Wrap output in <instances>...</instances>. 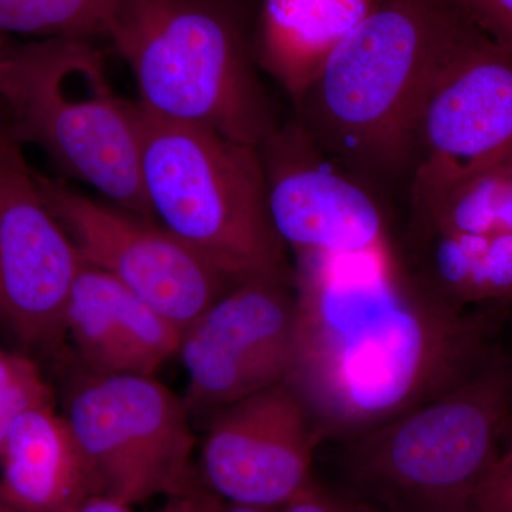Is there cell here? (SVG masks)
I'll return each instance as SVG.
<instances>
[{
    "label": "cell",
    "instance_id": "cell-27",
    "mask_svg": "<svg viewBox=\"0 0 512 512\" xmlns=\"http://www.w3.org/2000/svg\"><path fill=\"white\" fill-rule=\"evenodd\" d=\"M508 468H512V414L510 436H508L503 454H501L500 461H498V466L495 467L494 471L508 470Z\"/></svg>",
    "mask_w": 512,
    "mask_h": 512
},
{
    "label": "cell",
    "instance_id": "cell-1",
    "mask_svg": "<svg viewBox=\"0 0 512 512\" xmlns=\"http://www.w3.org/2000/svg\"><path fill=\"white\" fill-rule=\"evenodd\" d=\"M289 382L320 440L352 439L476 375L488 320L430 296L393 242L359 254L295 255Z\"/></svg>",
    "mask_w": 512,
    "mask_h": 512
},
{
    "label": "cell",
    "instance_id": "cell-9",
    "mask_svg": "<svg viewBox=\"0 0 512 512\" xmlns=\"http://www.w3.org/2000/svg\"><path fill=\"white\" fill-rule=\"evenodd\" d=\"M296 350V293L291 271L259 272L212 303L181 336L188 376L184 402L207 419L291 376Z\"/></svg>",
    "mask_w": 512,
    "mask_h": 512
},
{
    "label": "cell",
    "instance_id": "cell-4",
    "mask_svg": "<svg viewBox=\"0 0 512 512\" xmlns=\"http://www.w3.org/2000/svg\"><path fill=\"white\" fill-rule=\"evenodd\" d=\"M0 99L15 143L36 144L110 204L154 220L141 188L140 107L113 89L94 42H10L0 64Z\"/></svg>",
    "mask_w": 512,
    "mask_h": 512
},
{
    "label": "cell",
    "instance_id": "cell-18",
    "mask_svg": "<svg viewBox=\"0 0 512 512\" xmlns=\"http://www.w3.org/2000/svg\"><path fill=\"white\" fill-rule=\"evenodd\" d=\"M413 231L512 235V156L443 183H410Z\"/></svg>",
    "mask_w": 512,
    "mask_h": 512
},
{
    "label": "cell",
    "instance_id": "cell-29",
    "mask_svg": "<svg viewBox=\"0 0 512 512\" xmlns=\"http://www.w3.org/2000/svg\"><path fill=\"white\" fill-rule=\"evenodd\" d=\"M0 512H20V511L16 510L15 507H12V505H10L8 503V501H6L5 498H3L2 495H0Z\"/></svg>",
    "mask_w": 512,
    "mask_h": 512
},
{
    "label": "cell",
    "instance_id": "cell-14",
    "mask_svg": "<svg viewBox=\"0 0 512 512\" xmlns=\"http://www.w3.org/2000/svg\"><path fill=\"white\" fill-rule=\"evenodd\" d=\"M66 335L90 372L154 376L178 355L183 330L113 276L83 262L67 303Z\"/></svg>",
    "mask_w": 512,
    "mask_h": 512
},
{
    "label": "cell",
    "instance_id": "cell-19",
    "mask_svg": "<svg viewBox=\"0 0 512 512\" xmlns=\"http://www.w3.org/2000/svg\"><path fill=\"white\" fill-rule=\"evenodd\" d=\"M113 0H0V35L106 39Z\"/></svg>",
    "mask_w": 512,
    "mask_h": 512
},
{
    "label": "cell",
    "instance_id": "cell-25",
    "mask_svg": "<svg viewBox=\"0 0 512 512\" xmlns=\"http://www.w3.org/2000/svg\"><path fill=\"white\" fill-rule=\"evenodd\" d=\"M76 512H133L130 505L121 503L106 494H97L84 501Z\"/></svg>",
    "mask_w": 512,
    "mask_h": 512
},
{
    "label": "cell",
    "instance_id": "cell-8",
    "mask_svg": "<svg viewBox=\"0 0 512 512\" xmlns=\"http://www.w3.org/2000/svg\"><path fill=\"white\" fill-rule=\"evenodd\" d=\"M33 177L84 264L113 276L183 332L249 278L185 244L156 220L103 204L36 171Z\"/></svg>",
    "mask_w": 512,
    "mask_h": 512
},
{
    "label": "cell",
    "instance_id": "cell-28",
    "mask_svg": "<svg viewBox=\"0 0 512 512\" xmlns=\"http://www.w3.org/2000/svg\"><path fill=\"white\" fill-rule=\"evenodd\" d=\"M9 45V37L0 35V64H2L3 57H5V53L6 50H8ZM10 141H12V137H10L9 134H5L2 130H0V148L5 147L6 144L10 143Z\"/></svg>",
    "mask_w": 512,
    "mask_h": 512
},
{
    "label": "cell",
    "instance_id": "cell-6",
    "mask_svg": "<svg viewBox=\"0 0 512 512\" xmlns=\"http://www.w3.org/2000/svg\"><path fill=\"white\" fill-rule=\"evenodd\" d=\"M140 120L141 188L151 217L238 274L291 271L269 214L258 147L141 107Z\"/></svg>",
    "mask_w": 512,
    "mask_h": 512
},
{
    "label": "cell",
    "instance_id": "cell-17",
    "mask_svg": "<svg viewBox=\"0 0 512 512\" xmlns=\"http://www.w3.org/2000/svg\"><path fill=\"white\" fill-rule=\"evenodd\" d=\"M413 266L421 288L437 301L468 306L512 303V235L413 231Z\"/></svg>",
    "mask_w": 512,
    "mask_h": 512
},
{
    "label": "cell",
    "instance_id": "cell-11",
    "mask_svg": "<svg viewBox=\"0 0 512 512\" xmlns=\"http://www.w3.org/2000/svg\"><path fill=\"white\" fill-rule=\"evenodd\" d=\"M82 265L10 141L0 148V326L23 352L63 359L67 303Z\"/></svg>",
    "mask_w": 512,
    "mask_h": 512
},
{
    "label": "cell",
    "instance_id": "cell-23",
    "mask_svg": "<svg viewBox=\"0 0 512 512\" xmlns=\"http://www.w3.org/2000/svg\"><path fill=\"white\" fill-rule=\"evenodd\" d=\"M476 512H512V468L488 478L477 495Z\"/></svg>",
    "mask_w": 512,
    "mask_h": 512
},
{
    "label": "cell",
    "instance_id": "cell-24",
    "mask_svg": "<svg viewBox=\"0 0 512 512\" xmlns=\"http://www.w3.org/2000/svg\"><path fill=\"white\" fill-rule=\"evenodd\" d=\"M222 503V498L200 484L183 494L168 497L160 512H217Z\"/></svg>",
    "mask_w": 512,
    "mask_h": 512
},
{
    "label": "cell",
    "instance_id": "cell-12",
    "mask_svg": "<svg viewBox=\"0 0 512 512\" xmlns=\"http://www.w3.org/2000/svg\"><path fill=\"white\" fill-rule=\"evenodd\" d=\"M205 421L198 477L222 500L284 507L312 480L322 440L289 382L228 404Z\"/></svg>",
    "mask_w": 512,
    "mask_h": 512
},
{
    "label": "cell",
    "instance_id": "cell-2",
    "mask_svg": "<svg viewBox=\"0 0 512 512\" xmlns=\"http://www.w3.org/2000/svg\"><path fill=\"white\" fill-rule=\"evenodd\" d=\"M467 25L453 0H380L293 103L295 120L370 190L410 177L421 99Z\"/></svg>",
    "mask_w": 512,
    "mask_h": 512
},
{
    "label": "cell",
    "instance_id": "cell-16",
    "mask_svg": "<svg viewBox=\"0 0 512 512\" xmlns=\"http://www.w3.org/2000/svg\"><path fill=\"white\" fill-rule=\"evenodd\" d=\"M380 0H258L254 52L292 103Z\"/></svg>",
    "mask_w": 512,
    "mask_h": 512
},
{
    "label": "cell",
    "instance_id": "cell-10",
    "mask_svg": "<svg viewBox=\"0 0 512 512\" xmlns=\"http://www.w3.org/2000/svg\"><path fill=\"white\" fill-rule=\"evenodd\" d=\"M511 156L512 53L468 20L421 99L409 180H456Z\"/></svg>",
    "mask_w": 512,
    "mask_h": 512
},
{
    "label": "cell",
    "instance_id": "cell-15",
    "mask_svg": "<svg viewBox=\"0 0 512 512\" xmlns=\"http://www.w3.org/2000/svg\"><path fill=\"white\" fill-rule=\"evenodd\" d=\"M103 494L57 403L23 413L0 448V495L20 512H76Z\"/></svg>",
    "mask_w": 512,
    "mask_h": 512
},
{
    "label": "cell",
    "instance_id": "cell-13",
    "mask_svg": "<svg viewBox=\"0 0 512 512\" xmlns=\"http://www.w3.org/2000/svg\"><path fill=\"white\" fill-rule=\"evenodd\" d=\"M269 214L293 255L359 254L392 244L376 192L330 161L298 121L258 147Z\"/></svg>",
    "mask_w": 512,
    "mask_h": 512
},
{
    "label": "cell",
    "instance_id": "cell-20",
    "mask_svg": "<svg viewBox=\"0 0 512 512\" xmlns=\"http://www.w3.org/2000/svg\"><path fill=\"white\" fill-rule=\"evenodd\" d=\"M57 403L55 390L36 357L0 346V448L23 413Z\"/></svg>",
    "mask_w": 512,
    "mask_h": 512
},
{
    "label": "cell",
    "instance_id": "cell-21",
    "mask_svg": "<svg viewBox=\"0 0 512 512\" xmlns=\"http://www.w3.org/2000/svg\"><path fill=\"white\" fill-rule=\"evenodd\" d=\"M488 39L512 53V0H453Z\"/></svg>",
    "mask_w": 512,
    "mask_h": 512
},
{
    "label": "cell",
    "instance_id": "cell-7",
    "mask_svg": "<svg viewBox=\"0 0 512 512\" xmlns=\"http://www.w3.org/2000/svg\"><path fill=\"white\" fill-rule=\"evenodd\" d=\"M62 413L103 494L133 507L201 484L187 404L156 377L86 370Z\"/></svg>",
    "mask_w": 512,
    "mask_h": 512
},
{
    "label": "cell",
    "instance_id": "cell-3",
    "mask_svg": "<svg viewBox=\"0 0 512 512\" xmlns=\"http://www.w3.org/2000/svg\"><path fill=\"white\" fill-rule=\"evenodd\" d=\"M106 39L147 113L252 147L278 128L244 0H113Z\"/></svg>",
    "mask_w": 512,
    "mask_h": 512
},
{
    "label": "cell",
    "instance_id": "cell-26",
    "mask_svg": "<svg viewBox=\"0 0 512 512\" xmlns=\"http://www.w3.org/2000/svg\"><path fill=\"white\" fill-rule=\"evenodd\" d=\"M284 507H268V505L229 503L224 501L217 512H282Z\"/></svg>",
    "mask_w": 512,
    "mask_h": 512
},
{
    "label": "cell",
    "instance_id": "cell-5",
    "mask_svg": "<svg viewBox=\"0 0 512 512\" xmlns=\"http://www.w3.org/2000/svg\"><path fill=\"white\" fill-rule=\"evenodd\" d=\"M511 414L512 363L493 357L466 382L349 439L346 468L390 512H476Z\"/></svg>",
    "mask_w": 512,
    "mask_h": 512
},
{
    "label": "cell",
    "instance_id": "cell-22",
    "mask_svg": "<svg viewBox=\"0 0 512 512\" xmlns=\"http://www.w3.org/2000/svg\"><path fill=\"white\" fill-rule=\"evenodd\" d=\"M282 512H375L362 501L332 493L315 480L309 481Z\"/></svg>",
    "mask_w": 512,
    "mask_h": 512
}]
</instances>
